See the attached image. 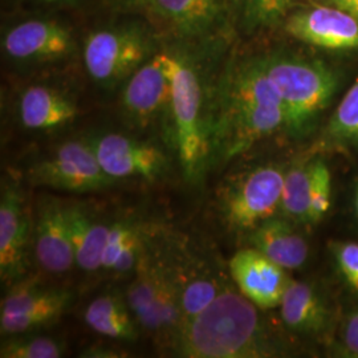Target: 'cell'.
<instances>
[{"label": "cell", "instance_id": "7402d4cb", "mask_svg": "<svg viewBox=\"0 0 358 358\" xmlns=\"http://www.w3.org/2000/svg\"><path fill=\"white\" fill-rule=\"evenodd\" d=\"M84 320L93 332L115 341H136L141 332L125 294L120 292L94 297L85 308Z\"/></svg>", "mask_w": 358, "mask_h": 358}, {"label": "cell", "instance_id": "1f68e13d", "mask_svg": "<svg viewBox=\"0 0 358 358\" xmlns=\"http://www.w3.org/2000/svg\"><path fill=\"white\" fill-rule=\"evenodd\" d=\"M344 344L350 353L358 356V332L344 331Z\"/></svg>", "mask_w": 358, "mask_h": 358}, {"label": "cell", "instance_id": "d590c367", "mask_svg": "<svg viewBox=\"0 0 358 358\" xmlns=\"http://www.w3.org/2000/svg\"><path fill=\"white\" fill-rule=\"evenodd\" d=\"M40 1H43V3H48V4H51V3H59V1H63V0H40Z\"/></svg>", "mask_w": 358, "mask_h": 358}, {"label": "cell", "instance_id": "44dd1931", "mask_svg": "<svg viewBox=\"0 0 358 358\" xmlns=\"http://www.w3.org/2000/svg\"><path fill=\"white\" fill-rule=\"evenodd\" d=\"M148 227L133 217L112 222L105 243L101 271L115 278L131 276L146 245Z\"/></svg>", "mask_w": 358, "mask_h": 358}, {"label": "cell", "instance_id": "4dcf8cb0", "mask_svg": "<svg viewBox=\"0 0 358 358\" xmlns=\"http://www.w3.org/2000/svg\"><path fill=\"white\" fill-rule=\"evenodd\" d=\"M327 1L333 7H337L358 19V0H327Z\"/></svg>", "mask_w": 358, "mask_h": 358}, {"label": "cell", "instance_id": "9a60e30c", "mask_svg": "<svg viewBox=\"0 0 358 358\" xmlns=\"http://www.w3.org/2000/svg\"><path fill=\"white\" fill-rule=\"evenodd\" d=\"M229 269L238 291L259 309L280 307L291 279L269 257L254 247L242 248L231 257Z\"/></svg>", "mask_w": 358, "mask_h": 358}, {"label": "cell", "instance_id": "836d02e7", "mask_svg": "<svg viewBox=\"0 0 358 358\" xmlns=\"http://www.w3.org/2000/svg\"><path fill=\"white\" fill-rule=\"evenodd\" d=\"M124 7H145L148 0H115Z\"/></svg>", "mask_w": 358, "mask_h": 358}, {"label": "cell", "instance_id": "d4e9b609", "mask_svg": "<svg viewBox=\"0 0 358 358\" xmlns=\"http://www.w3.org/2000/svg\"><path fill=\"white\" fill-rule=\"evenodd\" d=\"M310 165L301 164L285 171L280 213L294 223H309Z\"/></svg>", "mask_w": 358, "mask_h": 358}, {"label": "cell", "instance_id": "f546056e", "mask_svg": "<svg viewBox=\"0 0 358 358\" xmlns=\"http://www.w3.org/2000/svg\"><path fill=\"white\" fill-rule=\"evenodd\" d=\"M332 251L346 282L358 292V243H333Z\"/></svg>", "mask_w": 358, "mask_h": 358}, {"label": "cell", "instance_id": "d6986e66", "mask_svg": "<svg viewBox=\"0 0 358 358\" xmlns=\"http://www.w3.org/2000/svg\"><path fill=\"white\" fill-rule=\"evenodd\" d=\"M66 222L76 256L77 268L94 273L101 271L105 243L112 222L92 206L65 201Z\"/></svg>", "mask_w": 358, "mask_h": 358}, {"label": "cell", "instance_id": "4fadbf2b", "mask_svg": "<svg viewBox=\"0 0 358 358\" xmlns=\"http://www.w3.org/2000/svg\"><path fill=\"white\" fill-rule=\"evenodd\" d=\"M121 108L129 125L138 131L157 128L169 120L171 81L159 55H154L124 84Z\"/></svg>", "mask_w": 358, "mask_h": 358}, {"label": "cell", "instance_id": "d6a6232c", "mask_svg": "<svg viewBox=\"0 0 358 358\" xmlns=\"http://www.w3.org/2000/svg\"><path fill=\"white\" fill-rule=\"evenodd\" d=\"M345 331H352V332H358V310L352 313L348 321H346Z\"/></svg>", "mask_w": 358, "mask_h": 358}, {"label": "cell", "instance_id": "ac0fdd59", "mask_svg": "<svg viewBox=\"0 0 358 358\" xmlns=\"http://www.w3.org/2000/svg\"><path fill=\"white\" fill-rule=\"evenodd\" d=\"M78 113L73 96L44 84L24 88L16 105L20 127L34 133H51L65 128L76 120Z\"/></svg>", "mask_w": 358, "mask_h": 358}, {"label": "cell", "instance_id": "8992f818", "mask_svg": "<svg viewBox=\"0 0 358 358\" xmlns=\"http://www.w3.org/2000/svg\"><path fill=\"white\" fill-rule=\"evenodd\" d=\"M285 170L260 165L226 179L217 192V217L236 234H250L262 222L276 217L282 205Z\"/></svg>", "mask_w": 358, "mask_h": 358}, {"label": "cell", "instance_id": "7c38bea8", "mask_svg": "<svg viewBox=\"0 0 358 358\" xmlns=\"http://www.w3.org/2000/svg\"><path fill=\"white\" fill-rule=\"evenodd\" d=\"M182 294L183 327L213 303L224 285L207 257L185 235L158 231Z\"/></svg>", "mask_w": 358, "mask_h": 358}, {"label": "cell", "instance_id": "f1b7e54d", "mask_svg": "<svg viewBox=\"0 0 358 358\" xmlns=\"http://www.w3.org/2000/svg\"><path fill=\"white\" fill-rule=\"evenodd\" d=\"M294 0H244V16L250 27H271L276 24Z\"/></svg>", "mask_w": 358, "mask_h": 358}, {"label": "cell", "instance_id": "3957f363", "mask_svg": "<svg viewBox=\"0 0 358 358\" xmlns=\"http://www.w3.org/2000/svg\"><path fill=\"white\" fill-rule=\"evenodd\" d=\"M125 299L140 331L161 350H174L183 329L182 294L158 231L148 227L146 245Z\"/></svg>", "mask_w": 358, "mask_h": 358}, {"label": "cell", "instance_id": "cb8c5ba5", "mask_svg": "<svg viewBox=\"0 0 358 358\" xmlns=\"http://www.w3.org/2000/svg\"><path fill=\"white\" fill-rule=\"evenodd\" d=\"M280 315L284 325L297 333L320 331L327 310L319 294L307 282L291 280L282 296Z\"/></svg>", "mask_w": 358, "mask_h": 358}, {"label": "cell", "instance_id": "6da1fadb", "mask_svg": "<svg viewBox=\"0 0 358 358\" xmlns=\"http://www.w3.org/2000/svg\"><path fill=\"white\" fill-rule=\"evenodd\" d=\"M287 129L282 97L262 60L241 65L223 84L220 110L213 121V162H226L255 142Z\"/></svg>", "mask_w": 358, "mask_h": 358}, {"label": "cell", "instance_id": "ffe728a7", "mask_svg": "<svg viewBox=\"0 0 358 358\" xmlns=\"http://www.w3.org/2000/svg\"><path fill=\"white\" fill-rule=\"evenodd\" d=\"M250 247L284 269L300 268L308 259V243L287 217H272L247 235Z\"/></svg>", "mask_w": 358, "mask_h": 358}, {"label": "cell", "instance_id": "8fae6325", "mask_svg": "<svg viewBox=\"0 0 358 358\" xmlns=\"http://www.w3.org/2000/svg\"><path fill=\"white\" fill-rule=\"evenodd\" d=\"M103 171L115 180L142 179L158 182L171 170L170 149L159 143L124 133L87 136Z\"/></svg>", "mask_w": 358, "mask_h": 358}, {"label": "cell", "instance_id": "4316f807", "mask_svg": "<svg viewBox=\"0 0 358 358\" xmlns=\"http://www.w3.org/2000/svg\"><path fill=\"white\" fill-rule=\"evenodd\" d=\"M310 165L309 189V223H317L329 211L332 196V177L329 167L322 161Z\"/></svg>", "mask_w": 358, "mask_h": 358}, {"label": "cell", "instance_id": "484cf974", "mask_svg": "<svg viewBox=\"0 0 358 358\" xmlns=\"http://www.w3.org/2000/svg\"><path fill=\"white\" fill-rule=\"evenodd\" d=\"M65 344L40 332L22 333L3 337L1 358H59L64 356Z\"/></svg>", "mask_w": 358, "mask_h": 358}, {"label": "cell", "instance_id": "5bb4252c", "mask_svg": "<svg viewBox=\"0 0 358 358\" xmlns=\"http://www.w3.org/2000/svg\"><path fill=\"white\" fill-rule=\"evenodd\" d=\"M34 262L47 275L62 276L76 267L65 201L44 195L34 207Z\"/></svg>", "mask_w": 358, "mask_h": 358}, {"label": "cell", "instance_id": "2e32d148", "mask_svg": "<svg viewBox=\"0 0 358 358\" xmlns=\"http://www.w3.org/2000/svg\"><path fill=\"white\" fill-rule=\"evenodd\" d=\"M75 48L72 34L52 20H26L13 27L3 38L8 59L20 64H43L62 60Z\"/></svg>", "mask_w": 358, "mask_h": 358}, {"label": "cell", "instance_id": "5b68a950", "mask_svg": "<svg viewBox=\"0 0 358 358\" xmlns=\"http://www.w3.org/2000/svg\"><path fill=\"white\" fill-rule=\"evenodd\" d=\"M262 63L285 106L287 130L304 136L331 101L337 77L320 63L296 57L275 56Z\"/></svg>", "mask_w": 358, "mask_h": 358}, {"label": "cell", "instance_id": "ba28073f", "mask_svg": "<svg viewBox=\"0 0 358 358\" xmlns=\"http://www.w3.org/2000/svg\"><path fill=\"white\" fill-rule=\"evenodd\" d=\"M73 301L75 294L69 289L28 275L7 287L1 299V337L40 332L60 320Z\"/></svg>", "mask_w": 358, "mask_h": 358}, {"label": "cell", "instance_id": "603a6c76", "mask_svg": "<svg viewBox=\"0 0 358 358\" xmlns=\"http://www.w3.org/2000/svg\"><path fill=\"white\" fill-rule=\"evenodd\" d=\"M150 13L171 29L186 36L206 32L217 22L220 0H148Z\"/></svg>", "mask_w": 358, "mask_h": 358}, {"label": "cell", "instance_id": "e575fe53", "mask_svg": "<svg viewBox=\"0 0 358 358\" xmlns=\"http://www.w3.org/2000/svg\"><path fill=\"white\" fill-rule=\"evenodd\" d=\"M355 206H356V213H357L358 217V186L356 189V195H355Z\"/></svg>", "mask_w": 358, "mask_h": 358}, {"label": "cell", "instance_id": "52a82bcc", "mask_svg": "<svg viewBox=\"0 0 358 358\" xmlns=\"http://www.w3.org/2000/svg\"><path fill=\"white\" fill-rule=\"evenodd\" d=\"M27 183L56 192L85 194L115 186L87 137L62 142L34 158L23 173Z\"/></svg>", "mask_w": 358, "mask_h": 358}, {"label": "cell", "instance_id": "9c48e42d", "mask_svg": "<svg viewBox=\"0 0 358 358\" xmlns=\"http://www.w3.org/2000/svg\"><path fill=\"white\" fill-rule=\"evenodd\" d=\"M34 208L19 179L1 178L0 279L6 287L29 275L34 266Z\"/></svg>", "mask_w": 358, "mask_h": 358}, {"label": "cell", "instance_id": "83f0119b", "mask_svg": "<svg viewBox=\"0 0 358 358\" xmlns=\"http://www.w3.org/2000/svg\"><path fill=\"white\" fill-rule=\"evenodd\" d=\"M329 133L341 141L358 142V81L337 106L329 124Z\"/></svg>", "mask_w": 358, "mask_h": 358}, {"label": "cell", "instance_id": "30bf717a", "mask_svg": "<svg viewBox=\"0 0 358 358\" xmlns=\"http://www.w3.org/2000/svg\"><path fill=\"white\" fill-rule=\"evenodd\" d=\"M150 41L140 28L121 27L90 34L84 43V64L90 78L113 90L150 57Z\"/></svg>", "mask_w": 358, "mask_h": 358}, {"label": "cell", "instance_id": "277c9868", "mask_svg": "<svg viewBox=\"0 0 358 358\" xmlns=\"http://www.w3.org/2000/svg\"><path fill=\"white\" fill-rule=\"evenodd\" d=\"M171 81L170 149L183 178L199 185L213 162V122L203 113V93L192 65L170 53H158Z\"/></svg>", "mask_w": 358, "mask_h": 358}, {"label": "cell", "instance_id": "e0dca14e", "mask_svg": "<svg viewBox=\"0 0 358 358\" xmlns=\"http://www.w3.org/2000/svg\"><path fill=\"white\" fill-rule=\"evenodd\" d=\"M285 29L294 38L322 48H358V19L333 6H316L294 13Z\"/></svg>", "mask_w": 358, "mask_h": 358}, {"label": "cell", "instance_id": "7a4b0ae2", "mask_svg": "<svg viewBox=\"0 0 358 358\" xmlns=\"http://www.w3.org/2000/svg\"><path fill=\"white\" fill-rule=\"evenodd\" d=\"M259 308L223 287L213 303L189 321L173 350L179 357L243 358L271 356Z\"/></svg>", "mask_w": 358, "mask_h": 358}]
</instances>
